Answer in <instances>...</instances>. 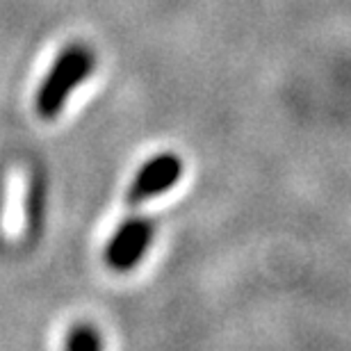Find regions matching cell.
<instances>
[{
  "label": "cell",
  "mask_w": 351,
  "mask_h": 351,
  "mask_svg": "<svg viewBox=\"0 0 351 351\" xmlns=\"http://www.w3.org/2000/svg\"><path fill=\"white\" fill-rule=\"evenodd\" d=\"M69 351H101V338L94 328H75L69 338Z\"/></svg>",
  "instance_id": "cell-5"
},
{
  "label": "cell",
  "mask_w": 351,
  "mask_h": 351,
  "mask_svg": "<svg viewBox=\"0 0 351 351\" xmlns=\"http://www.w3.org/2000/svg\"><path fill=\"white\" fill-rule=\"evenodd\" d=\"M91 69H94V55L87 46L82 44H71L66 46L55 64L48 71L46 80L41 82L39 94H37V112L41 117L51 119L58 117L64 103L69 101L71 91L82 85Z\"/></svg>",
  "instance_id": "cell-1"
},
{
  "label": "cell",
  "mask_w": 351,
  "mask_h": 351,
  "mask_svg": "<svg viewBox=\"0 0 351 351\" xmlns=\"http://www.w3.org/2000/svg\"><path fill=\"white\" fill-rule=\"evenodd\" d=\"M25 192L27 180L25 173L14 169L7 178V192H5V210L0 219V230L5 233L7 240H19L25 228Z\"/></svg>",
  "instance_id": "cell-4"
},
{
  "label": "cell",
  "mask_w": 351,
  "mask_h": 351,
  "mask_svg": "<svg viewBox=\"0 0 351 351\" xmlns=\"http://www.w3.org/2000/svg\"><path fill=\"white\" fill-rule=\"evenodd\" d=\"M180 173H182V162L173 153H162V156L151 158L135 176V182H132L128 192V201L144 203L153 199V196L167 192V189H171L178 182Z\"/></svg>",
  "instance_id": "cell-2"
},
{
  "label": "cell",
  "mask_w": 351,
  "mask_h": 351,
  "mask_svg": "<svg viewBox=\"0 0 351 351\" xmlns=\"http://www.w3.org/2000/svg\"><path fill=\"white\" fill-rule=\"evenodd\" d=\"M151 244V226L142 219L125 221L117 230L105 249L108 265L117 271L132 269L146 254V247Z\"/></svg>",
  "instance_id": "cell-3"
}]
</instances>
